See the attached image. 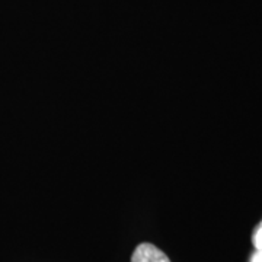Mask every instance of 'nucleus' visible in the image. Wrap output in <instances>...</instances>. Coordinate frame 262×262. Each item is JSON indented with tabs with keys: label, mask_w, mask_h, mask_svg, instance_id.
I'll list each match as a JSON object with an SVG mask.
<instances>
[{
	"label": "nucleus",
	"mask_w": 262,
	"mask_h": 262,
	"mask_svg": "<svg viewBox=\"0 0 262 262\" xmlns=\"http://www.w3.org/2000/svg\"><path fill=\"white\" fill-rule=\"evenodd\" d=\"M131 262H170L166 253L151 244H141L136 248Z\"/></svg>",
	"instance_id": "obj_1"
},
{
	"label": "nucleus",
	"mask_w": 262,
	"mask_h": 262,
	"mask_svg": "<svg viewBox=\"0 0 262 262\" xmlns=\"http://www.w3.org/2000/svg\"><path fill=\"white\" fill-rule=\"evenodd\" d=\"M253 245L256 249H262V223L258 226L256 232L253 234Z\"/></svg>",
	"instance_id": "obj_2"
},
{
	"label": "nucleus",
	"mask_w": 262,
	"mask_h": 262,
	"mask_svg": "<svg viewBox=\"0 0 262 262\" xmlns=\"http://www.w3.org/2000/svg\"><path fill=\"white\" fill-rule=\"evenodd\" d=\"M251 262H262V249H256V252L253 253Z\"/></svg>",
	"instance_id": "obj_3"
}]
</instances>
